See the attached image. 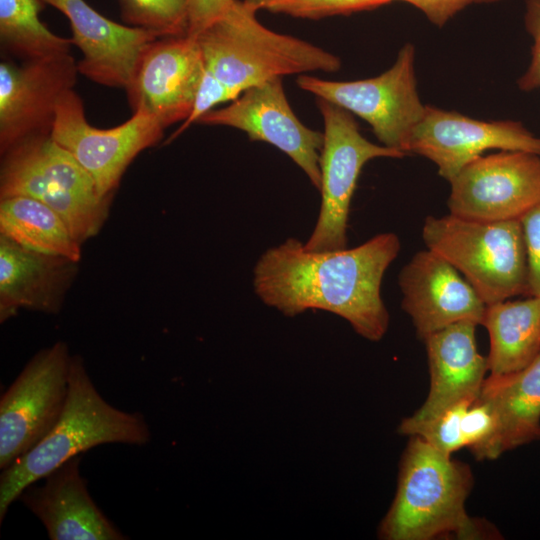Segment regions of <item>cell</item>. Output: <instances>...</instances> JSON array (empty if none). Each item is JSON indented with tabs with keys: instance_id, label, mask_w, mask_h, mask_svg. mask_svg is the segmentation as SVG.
Masks as SVG:
<instances>
[{
	"instance_id": "20",
	"label": "cell",
	"mask_w": 540,
	"mask_h": 540,
	"mask_svg": "<svg viewBox=\"0 0 540 540\" xmlns=\"http://www.w3.org/2000/svg\"><path fill=\"white\" fill-rule=\"evenodd\" d=\"M78 262L25 249L0 235V320L20 308L57 313Z\"/></svg>"
},
{
	"instance_id": "25",
	"label": "cell",
	"mask_w": 540,
	"mask_h": 540,
	"mask_svg": "<svg viewBox=\"0 0 540 540\" xmlns=\"http://www.w3.org/2000/svg\"><path fill=\"white\" fill-rule=\"evenodd\" d=\"M121 19L159 38L187 34L186 0H118Z\"/></svg>"
},
{
	"instance_id": "23",
	"label": "cell",
	"mask_w": 540,
	"mask_h": 540,
	"mask_svg": "<svg viewBox=\"0 0 540 540\" xmlns=\"http://www.w3.org/2000/svg\"><path fill=\"white\" fill-rule=\"evenodd\" d=\"M0 235L42 254L78 262L81 244L63 219L46 204L26 196L0 198Z\"/></svg>"
},
{
	"instance_id": "32",
	"label": "cell",
	"mask_w": 540,
	"mask_h": 540,
	"mask_svg": "<svg viewBox=\"0 0 540 540\" xmlns=\"http://www.w3.org/2000/svg\"><path fill=\"white\" fill-rule=\"evenodd\" d=\"M233 0H186L187 34L198 35L219 19L230 7Z\"/></svg>"
},
{
	"instance_id": "29",
	"label": "cell",
	"mask_w": 540,
	"mask_h": 540,
	"mask_svg": "<svg viewBox=\"0 0 540 540\" xmlns=\"http://www.w3.org/2000/svg\"><path fill=\"white\" fill-rule=\"evenodd\" d=\"M237 97L233 90L205 70L189 117L182 122L181 126L169 137L167 142H171L188 129L190 125L197 123L203 115L213 110L217 105L231 102Z\"/></svg>"
},
{
	"instance_id": "22",
	"label": "cell",
	"mask_w": 540,
	"mask_h": 540,
	"mask_svg": "<svg viewBox=\"0 0 540 540\" xmlns=\"http://www.w3.org/2000/svg\"><path fill=\"white\" fill-rule=\"evenodd\" d=\"M482 325L490 339V374L519 371L540 354V297L489 304Z\"/></svg>"
},
{
	"instance_id": "12",
	"label": "cell",
	"mask_w": 540,
	"mask_h": 540,
	"mask_svg": "<svg viewBox=\"0 0 540 540\" xmlns=\"http://www.w3.org/2000/svg\"><path fill=\"white\" fill-rule=\"evenodd\" d=\"M241 130L251 141L266 142L285 153L320 190L323 132L305 126L293 112L282 78L245 90L227 106L213 109L198 122Z\"/></svg>"
},
{
	"instance_id": "17",
	"label": "cell",
	"mask_w": 540,
	"mask_h": 540,
	"mask_svg": "<svg viewBox=\"0 0 540 540\" xmlns=\"http://www.w3.org/2000/svg\"><path fill=\"white\" fill-rule=\"evenodd\" d=\"M69 20L73 45L82 58L79 74L103 86L125 89L144 48L159 38L155 33L114 22L85 0H43Z\"/></svg>"
},
{
	"instance_id": "1",
	"label": "cell",
	"mask_w": 540,
	"mask_h": 540,
	"mask_svg": "<svg viewBox=\"0 0 540 540\" xmlns=\"http://www.w3.org/2000/svg\"><path fill=\"white\" fill-rule=\"evenodd\" d=\"M401 249L393 232L354 248L315 252L294 237L268 248L253 269L255 294L287 317L323 310L345 319L369 341L386 334L390 316L381 297L384 274Z\"/></svg>"
},
{
	"instance_id": "15",
	"label": "cell",
	"mask_w": 540,
	"mask_h": 540,
	"mask_svg": "<svg viewBox=\"0 0 540 540\" xmlns=\"http://www.w3.org/2000/svg\"><path fill=\"white\" fill-rule=\"evenodd\" d=\"M205 71L195 36L157 38L142 51L125 88L132 113L153 117L165 129L190 115Z\"/></svg>"
},
{
	"instance_id": "34",
	"label": "cell",
	"mask_w": 540,
	"mask_h": 540,
	"mask_svg": "<svg viewBox=\"0 0 540 540\" xmlns=\"http://www.w3.org/2000/svg\"><path fill=\"white\" fill-rule=\"evenodd\" d=\"M394 1V0H393Z\"/></svg>"
},
{
	"instance_id": "31",
	"label": "cell",
	"mask_w": 540,
	"mask_h": 540,
	"mask_svg": "<svg viewBox=\"0 0 540 540\" xmlns=\"http://www.w3.org/2000/svg\"><path fill=\"white\" fill-rule=\"evenodd\" d=\"M524 23L533 44L530 64L517 84L522 91L530 92L540 88V0H526Z\"/></svg>"
},
{
	"instance_id": "14",
	"label": "cell",
	"mask_w": 540,
	"mask_h": 540,
	"mask_svg": "<svg viewBox=\"0 0 540 540\" xmlns=\"http://www.w3.org/2000/svg\"><path fill=\"white\" fill-rule=\"evenodd\" d=\"M492 149L540 156V137L518 121H482L426 105L406 145L407 154L432 161L448 182L468 163Z\"/></svg>"
},
{
	"instance_id": "6",
	"label": "cell",
	"mask_w": 540,
	"mask_h": 540,
	"mask_svg": "<svg viewBox=\"0 0 540 540\" xmlns=\"http://www.w3.org/2000/svg\"><path fill=\"white\" fill-rule=\"evenodd\" d=\"M422 240L464 276L486 305L528 296L527 253L519 219L429 215L422 226Z\"/></svg>"
},
{
	"instance_id": "18",
	"label": "cell",
	"mask_w": 540,
	"mask_h": 540,
	"mask_svg": "<svg viewBox=\"0 0 540 540\" xmlns=\"http://www.w3.org/2000/svg\"><path fill=\"white\" fill-rule=\"evenodd\" d=\"M80 461L78 455L64 462L42 485L26 487L18 500L42 522L51 540L126 539L91 498Z\"/></svg>"
},
{
	"instance_id": "13",
	"label": "cell",
	"mask_w": 540,
	"mask_h": 540,
	"mask_svg": "<svg viewBox=\"0 0 540 540\" xmlns=\"http://www.w3.org/2000/svg\"><path fill=\"white\" fill-rule=\"evenodd\" d=\"M79 74L72 55L0 63V152L30 137L50 134L58 103Z\"/></svg>"
},
{
	"instance_id": "19",
	"label": "cell",
	"mask_w": 540,
	"mask_h": 540,
	"mask_svg": "<svg viewBox=\"0 0 540 540\" xmlns=\"http://www.w3.org/2000/svg\"><path fill=\"white\" fill-rule=\"evenodd\" d=\"M476 326L474 322L461 321L423 339L430 388L422 406L408 417L410 420H429L458 402L478 398L488 362L477 350Z\"/></svg>"
},
{
	"instance_id": "21",
	"label": "cell",
	"mask_w": 540,
	"mask_h": 540,
	"mask_svg": "<svg viewBox=\"0 0 540 540\" xmlns=\"http://www.w3.org/2000/svg\"><path fill=\"white\" fill-rule=\"evenodd\" d=\"M479 397L497 415L503 453L540 441V354L519 371L489 374Z\"/></svg>"
},
{
	"instance_id": "24",
	"label": "cell",
	"mask_w": 540,
	"mask_h": 540,
	"mask_svg": "<svg viewBox=\"0 0 540 540\" xmlns=\"http://www.w3.org/2000/svg\"><path fill=\"white\" fill-rule=\"evenodd\" d=\"M43 0H0V42L2 49L22 61L69 54L71 38L51 32L41 22Z\"/></svg>"
},
{
	"instance_id": "5",
	"label": "cell",
	"mask_w": 540,
	"mask_h": 540,
	"mask_svg": "<svg viewBox=\"0 0 540 540\" xmlns=\"http://www.w3.org/2000/svg\"><path fill=\"white\" fill-rule=\"evenodd\" d=\"M26 196L52 208L82 245L107 219L111 198L50 134L30 137L1 154L0 198Z\"/></svg>"
},
{
	"instance_id": "3",
	"label": "cell",
	"mask_w": 540,
	"mask_h": 540,
	"mask_svg": "<svg viewBox=\"0 0 540 540\" xmlns=\"http://www.w3.org/2000/svg\"><path fill=\"white\" fill-rule=\"evenodd\" d=\"M150 439L144 417L110 405L91 381L84 360L72 355L68 397L59 421L36 446L2 469L0 523L26 487L69 459L102 444L142 446Z\"/></svg>"
},
{
	"instance_id": "7",
	"label": "cell",
	"mask_w": 540,
	"mask_h": 540,
	"mask_svg": "<svg viewBox=\"0 0 540 540\" xmlns=\"http://www.w3.org/2000/svg\"><path fill=\"white\" fill-rule=\"evenodd\" d=\"M316 100L324 124L320 154L321 206L304 248L324 252L347 246L351 200L364 165L375 158H403L407 154L367 140L353 114L324 99Z\"/></svg>"
},
{
	"instance_id": "27",
	"label": "cell",
	"mask_w": 540,
	"mask_h": 540,
	"mask_svg": "<svg viewBox=\"0 0 540 540\" xmlns=\"http://www.w3.org/2000/svg\"><path fill=\"white\" fill-rule=\"evenodd\" d=\"M249 6L295 18L318 20L378 8L393 0H244Z\"/></svg>"
},
{
	"instance_id": "16",
	"label": "cell",
	"mask_w": 540,
	"mask_h": 540,
	"mask_svg": "<svg viewBox=\"0 0 540 540\" xmlns=\"http://www.w3.org/2000/svg\"><path fill=\"white\" fill-rule=\"evenodd\" d=\"M398 285L402 309L422 340L457 322L482 325L487 305L454 266L427 248L402 267Z\"/></svg>"
},
{
	"instance_id": "4",
	"label": "cell",
	"mask_w": 540,
	"mask_h": 540,
	"mask_svg": "<svg viewBox=\"0 0 540 540\" xmlns=\"http://www.w3.org/2000/svg\"><path fill=\"white\" fill-rule=\"evenodd\" d=\"M244 0L196 35L205 70L237 96L268 80L310 72H336L341 59L312 43L262 25Z\"/></svg>"
},
{
	"instance_id": "8",
	"label": "cell",
	"mask_w": 540,
	"mask_h": 540,
	"mask_svg": "<svg viewBox=\"0 0 540 540\" xmlns=\"http://www.w3.org/2000/svg\"><path fill=\"white\" fill-rule=\"evenodd\" d=\"M296 83L316 98L360 117L371 126L382 145L404 153L426 106L418 95L415 48L410 43L403 45L394 64L378 76L332 81L302 74L298 75Z\"/></svg>"
},
{
	"instance_id": "33",
	"label": "cell",
	"mask_w": 540,
	"mask_h": 540,
	"mask_svg": "<svg viewBox=\"0 0 540 540\" xmlns=\"http://www.w3.org/2000/svg\"><path fill=\"white\" fill-rule=\"evenodd\" d=\"M419 9L438 27L444 26L453 16L472 4L494 3L501 0H399Z\"/></svg>"
},
{
	"instance_id": "26",
	"label": "cell",
	"mask_w": 540,
	"mask_h": 540,
	"mask_svg": "<svg viewBox=\"0 0 540 540\" xmlns=\"http://www.w3.org/2000/svg\"><path fill=\"white\" fill-rule=\"evenodd\" d=\"M473 401L464 400L447 408L441 414L425 421L404 418L398 432L407 436H418L440 452L451 456L465 448L462 433L463 416Z\"/></svg>"
},
{
	"instance_id": "10",
	"label": "cell",
	"mask_w": 540,
	"mask_h": 540,
	"mask_svg": "<svg viewBox=\"0 0 540 540\" xmlns=\"http://www.w3.org/2000/svg\"><path fill=\"white\" fill-rule=\"evenodd\" d=\"M164 130L143 113H132L116 127L96 128L87 121L83 101L72 89L58 103L51 136L89 173L100 196L112 199L130 163L156 145Z\"/></svg>"
},
{
	"instance_id": "28",
	"label": "cell",
	"mask_w": 540,
	"mask_h": 540,
	"mask_svg": "<svg viewBox=\"0 0 540 540\" xmlns=\"http://www.w3.org/2000/svg\"><path fill=\"white\" fill-rule=\"evenodd\" d=\"M462 433L465 448L477 460H493L503 453L497 415L491 405L479 396L463 416Z\"/></svg>"
},
{
	"instance_id": "2",
	"label": "cell",
	"mask_w": 540,
	"mask_h": 540,
	"mask_svg": "<svg viewBox=\"0 0 540 540\" xmlns=\"http://www.w3.org/2000/svg\"><path fill=\"white\" fill-rule=\"evenodd\" d=\"M397 489L378 536L384 540L496 539L500 533L465 508L473 487L466 463L452 460L418 436H409Z\"/></svg>"
},
{
	"instance_id": "9",
	"label": "cell",
	"mask_w": 540,
	"mask_h": 540,
	"mask_svg": "<svg viewBox=\"0 0 540 540\" xmlns=\"http://www.w3.org/2000/svg\"><path fill=\"white\" fill-rule=\"evenodd\" d=\"M72 355L65 342L40 350L0 399V468L36 446L66 405Z\"/></svg>"
},
{
	"instance_id": "11",
	"label": "cell",
	"mask_w": 540,
	"mask_h": 540,
	"mask_svg": "<svg viewBox=\"0 0 540 540\" xmlns=\"http://www.w3.org/2000/svg\"><path fill=\"white\" fill-rule=\"evenodd\" d=\"M449 213L468 219H520L540 202V156L501 151L480 156L449 182Z\"/></svg>"
},
{
	"instance_id": "30",
	"label": "cell",
	"mask_w": 540,
	"mask_h": 540,
	"mask_svg": "<svg viewBox=\"0 0 540 540\" xmlns=\"http://www.w3.org/2000/svg\"><path fill=\"white\" fill-rule=\"evenodd\" d=\"M528 263V296L540 297V202L520 219Z\"/></svg>"
}]
</instances>
